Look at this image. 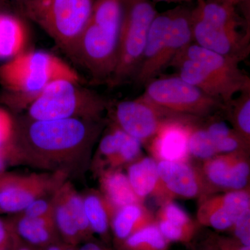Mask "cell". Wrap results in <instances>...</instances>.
I'll return each instance as SVG.
<instances>
[{"label":"cell","instance_id":"cell-42","mask_svg":"<svg viewBox=\"0 0 250 250\" xmlns=\"http://www.w3.org/2000/svg\"><path fill=\"white\" fill-rule=\"evenodd\" d=\"M64 246L62 245L57 244V243H52L49 246H46L45 250H62Z\"/></svg>","mask_w":250,"mask_h":250},{"label":"cell","instance_id":"cell-9","mask_svg":"<svg viewBox=\"0 0 250 250\" xmlns=\"http://www.w3.org/2000/svg\"><path fill=\"white\" fill-rule=\"evenodd\" d=\"M111 111L113 124L146 146L168 122L197 119L170 113L141 96L135 100L118 102Z\"/></svg>","mask_w":250,"mask_h":250},{"label":"cell","instance_id":"cell-17","mask_svg":"<svg viewBox=\"0 0 250 250\" xmlns=\"http://www.w3.org/2000/svg\"><path fill=\"white\" fill-rule=\"evenodd\" d=\"M170 66L176 69L177 76L208 96L220 100L224 105L231 101L238 94L226 82L195 61L176 57Z\"/></svg>","mask_w":250,"mask_h":250},{"label":"cell","instance_id":"cell-36","mask_svg":"<svg viewBox=\"0 0 250 250\" xmlns=\"http://www.w3.org/2000/svg\"><path fill=\"white\" fill-rule=\"evenodd\" d=\"M12 229L10 225L0 219V248H7L11 245Z\"/></svg>","mask_w":250,"mask_h":250},{"label":"cell","instance_id":"cell-6","mask_svg":"<svg viewBox=\"0 0 250 250\" xmlns=\"http://www.w3.org/2000/svg\"><path fill=\"white\" fill-rule=\"evenodd\" d=\"M95 0H28L21 14L37 24L72 59Z\"/></svg>","mask_w":250,"mask_h":250},{"label":"cell","instance_id":"cell-46","mask_svg":"<svg viewBox=\"0 0 250 250\" xmlns=\"http://www.w3.org/2000/svg\"><path fill=\"white\" fill-rule=\"evenodd\" d=\"M15 250H32L29 247L22 246V247H18L17 249Z\"/></svg>","mask_w":250,"mask_h":250},{"label":"cell","instance_id":"cell-27","mask_svg":"<svg viewBox=\"0 0 250 250\" xmlns=\"http://www.w3.org/2000/svg\"><path fill=\"white\" fill-rule=\"evenodd\" d=\"M57 192L70 210L82 240L85 242L91 240L94 233L85 214L83 197L79 195L68 183L62 184Z\"/></svg>","mask_w":250,"mask_h":250},{"label":"cell","instance_id":"cell-35","mask_svg":"<svg viewBox=\"0 0 250 250\" xmlns=\"http://www.w3.org/2000/svg\"><path fill=\"white\" fill-rule=\"evenodd\" d=\"M213 234L218 250H250V246H245L231 236Z\"/></svg>","mask_w":250,"mask_h":250},{"label":"cell","instance_id":"cell-45","mask_svg":"<svg viewBox=\"0 0 250 250\" xmlns=\"http://www.w3.org/2000/svg\"><path fill=\"white\" fill-rule=\"evenodd\" d=\"M74 246H75L67 244V246H64L63 249H62V250H77Z\"/></svg>","mask_w":250,"mask_h":250},{"label":"cell","instance_id":"cell-30","mask_svg":"<svg viewBox=\"0 0 250 250\" xmlns=\"http://www.w3.org/2000/svg\"><path fill=\"white\" fill-rule=\"evenodd\" d=\"M143 145L139 140L127 135L116 156L108 163L107 168L118 169L138 160L142 155ZM105 170V169H104Z\"/></svg>","mask_w":250,"mask_h":250},{"label":"cell","instance_id":"cell-39","mask_svg":"<svg viewBox=\"0 0 250 250\" xmlns=\"http://www.w3.org/2000/svg\"><path fill=\"white\" fill-rule=\"evenodd\" d=\"M77 250H113L111 248H108L106 245L103 244L99 242L92 241H85L82 246Z\"/></svg>","mask_w":250,"mask_h":250},{"label":"cell","instance_id":"cell-20","mask_svg":"<svg viewBox=\"0 0 250 250\" xmlns=\"http://www.w3.org/2000/svg\"><path fill=\"white\" fill-rule=\"evenodd\" d=\"M155 221V215L143 203L125 206L115 212L111 230L114 246Z\"/></svg>","mask_w":250,"mask_h":250},{"label":"cell","instance_id":"cell-43","mask_svg":"<svg viewBox=\"0 0 250 250\" xmlns=\"http://www.w3.org/2000/svg\"><path fill=\"white\" fill-rule=\"evenodd\" d=\"M7 4V0H0V10H4L5 6H6Z\"/></svg>","mask_w":250,"mask_h":250},{"label":"cell","instance_id":"cell-24","mask_svg":"<svg viewBox=\"0 0 250 250\" xmlns=\"http://www.w3.org/2000/svg\"><path fill=\"white\" fill-rule=\"evenodd\" d=\"M15 232L31 246L45 247L54 243L56 228L54 215L29 218L21 215L13 226Z\"/></svg>","mask_w":250,"mask_h":250},{"label":"cell","instance_id":"cell-44","mask_svg":"<svg viewBox=\"0 0 250 250\" xmlns=\"http://www.w3.org/2000/svg\"><path fill=\"white\" fill-rule=\"evenodd\" d=\"M222 1H228V2H231L232 3V4L237 5L236 4H239V3L242 2L243 0H222ZM246 1H248V0H246Z\"/></svg>","mask_w":250,"mask_h":250},{"label":"cell","instance_id":"cell-37","mask_svg":"<svg viewBox=\"0 0 250 250\" xmlns=\"http://www.w3.org/2000/svg\"><path fill=\"white\" fill-rule=\"evenodd\" d=\"M12 142L5 147L0 148V174L3 173L7 161L13 158Z\"/></svg>","mask_w":250,"mask_h":250},{"label":"cell","instance_id":"cell-15","mask_svg":"<svg viewBox=\"0 0 250 250\" xmlns=\"http://www.w3.org/2000/svg\"><path fill=\"white\" fill-rule=\"evenodd\" d=\"M202 120H174L164 125L146 147L157 161H189L188 141L192 125Z\"/></svg>","mask_w":250,"mask_h":250},{"label":"cell","instance_id":"cell-16","mask_svg":"<svg viewBox=\"0 0 250 250\" xmlns=\"http://www.w3.org/2000/svg\"><path fill=\"white\" fill-rule=\"evenodd\" d=\"M176 57H182L200 62L226 82L238 94L250 88V77L240 68V62L234 59L224 57L193 42Z\"/></svg>","mask_w":250,"mask_h":250},{"label":"cell","instance_id":"cell-25","mask_svg":"<svg viewBox=\"0 0 250 250\" xmlns=\"http://www.w3.org/2000/svg\"><path fill=\"white\" fill-rule=\"evenodd\" d=\"M225 118L237 134L250 145V88L238 94L225 104Z\"/></svg>","mask_w":250,"mask_h":250},{"label":"cell","instance_id":"cell-21","mask_svg":"<svg viewBox=\"0 0 250 250\" xmlns=\"http://www.w3.org/2000/svg\"><path fill=\"white\" fill-rule=\"evenodd\" d=\"M28 31L22 18L0 10V60L9 61L26 50Z\"/></svg>","mask_w":250,"mask_h":250},{"label":"cell","instance_id":"cell-38","mask_svg":"<svg viewBox=\"0 0 250 250\" xmlns=\"http://www.w3.org/2000/svg\"><path fill=\"white\" fill-rule=\"evenodd\" d=\"M193 250H218L213 233L198 243Z\"/></svg>","mask_w":250,"mask_h":250},{"label":"cell","instance_id":"cell-40","mask_svg":"<svg viewBox=\"0 0 250 250\" xmlns=\"http://www.w3.org/2000/svg\"><path fill=\"white\" fill-rule=\"evenodd\" d=\"M156 2L176 3V4H185V3L193 2L198 0H152Z\"/></svg>","mask_w":250,"mask_h":250},{"label":"cell","instance_id":"cell-10","mask_svg":"<svg viewBox=\"0 0 250 250\" xmlns=\"http://www.w3.org/2000/svg\"><path fill=\"white\" fill-rule=\"evenodd\" d=\"M192 42L240 63L250 52V27L247 23L205 22L192 16Z\"/></svg>","mask_w":250,"mask_h":250},{"label":"cell","instance_id":"cell-14","mask_svg":"<svg viewBox=\"0 0 250 250\" xmlns=\"http://www.w3.org/2000/svg\"><path fill=\"white\" fill-rule=\"evenodd\" d=\"M250 209V187L215 193L199 201L196 221L201 227L229 231L238 217Z\"/></svg>","mask_w":250,"mask_h":250},{"label":"cell","instance_id":"cell-29","mask_svg":"<svg viewBox=\"0 0 250 250\" xmlns=\"http://www.w3.org/2000/svg\"><path fill=\"white\" fill-rule=\"evenodd\" d=\"M203 121L192 125L188 141L190 156L202 161L218 155L214 141L202 125Z\"/></svg>","mask_w":250,"mask_h":250},{"label":"cell","instance_id":"cell-34","mask_svg":"<svg viewBox=\"0 0 250 250\" xmlns=\"http://www.w3.org/2000/svg\"><path fill=\"white\" fill-rule=\"evenodd\" d=\"M54 200L48 202L44 198H39L31 202L21 213L24 216L29 218H39L54 214Z\"/></svg>","mask_w":250,"mask_h":250},{"label":"cell","instance_id":"cell-11","mask_svg":"<svg viewBox=\"0 0 250 250\" xmlns=\"http://www.w3.org/2000/svg\"><path fill=\"white\" fill-rule=\"evenodd\" d=\"M65 176L62 171L27 176L5 174L0 185V212L21 213L34 200L57 191L64 183Z\"/></svg>","mask_w":250,"mask_h":250},{"label":"cell","instance_id":"cell-32","mask_svg":"<svg viewBox=\"0 0 250 250\" xmlns=\"http://www.w3.org/2000/svg\"><path fill=\"white\" fill-rule=\"evenodd\" d=\"M229 231L233 238L245 246L250 247V209L238 217Z\"/></svg>","mask_w":250,"mask_h":250},{"label":"cell","instance_id":"cell-12","mask_svg":"<svg viewBox=\"0 0 250 250\" xmlns=\"http://www.w3.org/2000/svg\"><path fill=\"white\" fill-rule=\"evenodd\" d=\"M160 194L156 201L159 205L176 197L198 199L210 195L200 166L189 161H158Z\"/></svg>","mask_w":250,"mask_h":250},{"label":"cell","instance_id":"cell-47","mask_svg":"<svg viewBox=\"0 0 250 250\" xmlns=\"http://www.w3.org/2000/svg\"><path fill=\"white\" fill-rule=\"evenodd\" d=\"M4 173L0 174V185H1V182H2L3 179L4 177Z\"/></svg>","mask_w":250,"mask_h":250},{"label":"cell","instance_id":"cell-2","mask_svg":"<svg viewBox=\"0 0 250 250\" xmlns=\"http://www.w3.org/2000/svg\"><path fill=\"white\" fill-rule=\"evenodd\" d=\"M125 1L95 0L72 57L95 82L108 84L116 68Z\"/></svg>","mask_w":250,"mask_h":250},{"label":"cell","instance_id":"cell-3","mask_svg":"<svg viewBox=\"0 0 250 250\" xmlns=\"http://www.w3.org/2000/svg\"><path fill=\"white\" fill-rule=\"evenodd\" d=\"M59 80L80 82L76 70L62 59L41 50H25L0 65L5 102L15 108L28 106L49 83Z\"/></svg>","mask_w":250,"mask_h":250},{"label":"cell","instance_id":"cell-19","mask_svg":"<svg viewBox=\"0 0 250 250\" xmlns=\"http://www.w3.org/2000/svg\"><path fill=\"white\" fill-rule=\"evenodd\" d=\"M126 174L133 190L141 202L149 196L157 200L160 194V179L158 161L154 158L141 156L127 166Z\"/></svg>","mask_w":250,"mask_h":250},{"label":"cell","instance_id":"cell-7","mask_svg":"<svg viewBox=\"0 0 250 250\" xmlns=\"http://www.w3.org/2000/svg\"><path fill=\"white\" fill-rule=\"evenodd\" d=\"M158 14L152 0H125L112 88L134 80L142 61L149 28Z\"/></svg>","mask_w":250,"mask_h":250},{"label":"cell","instance_id":"cell-28","mask_svg":"<svg viewBox=\"0 0 250 250\" xmlns=\"http://www.w3.org/2000/svg\"><path fill=\"white\" fill-rule=\"evenodd\" d=\"M54 195V215L56 228L67 244L75 246L83 241L80 231L65 202L59 197L57 191Z\"/></svg>","mask_w":250,"mask_h":250},{"label":"cell","instance_id":"cell-33","mask_svg":"<svg viewBox=\"0 0 250 250\" xmlns=\"http://www.w3.org/2000/svg\"><path fill=\"white\" fill-rule=\"evenodd\" d=\"M16 123L9 112L0 108V148L5 147L14 140Z\"/></svg>","mask_w":250,"mask_h":250},{"label":"cell","instance_id":"cell-8","mask_svg":"<svg viewBox=\"0 0 250 250\" xmlns=\"http://www.w3.org/2000/svg\"><path fill=\"white\" fill-rule=\"evenodd\" d=\"M141 97L170 113L199 119L223 113L225 109L220 100L208 96L177 75L149 81Z\"/></svg>","mask_w":250,"mask_h":250},{"label":"cell","instance_id":"cell-18","mask_svg":"<svg viewBox=\"0 0 250 250\" xmlns=\"http://www.w3.org/2000/svg\"><path fill=\"white\" fill-rule=\"evenodd\" d=\"M155 223L163 236L170 243H191L201 228L173 200L160 205L155 215Z\"/></svg>","mask_w":250,"mask_h":250},{"label":"cell","instance_id":"cell-1","mask_svg":"<svg viewBox=\"0 0 250 250\" xmlns=\"http://www.w3.org/2000/svg\"><path fill=\"white\" fill-rule=\"evenodd\" d=\"M103 127V120L34 121L27 118L19 125L16 124L14 157L26 155L38 163L54 164L69 162L90 150Z\"/></svg>","mask_w":250,"mask_h":250},{"label":"cell","instance_id":"cell-26","mask_svg":"<svg viewBox=\"0 0 250 250\" xmlns=\"http://www.w3.org/2000/svg\"><path fill=\"white\" fill-rule=\"evenodd\" d=\"M170 245L154 221L114 246L116 250H169Z\"/></svg>","mask_w":250,"mask_h":250},{"label":"cell","instance_id":"cell-22","mask_svg":"<svg viewBox=\"0 0 250 250\" xmlns=\"http://www.w3.org/2000/svg\"><path fill=\"white\" fill-rule=\"evenodd\" d=\"M100 192L116 209L134 203H143L136 196L126 173L121 168L100 172Z\"/></svg>","mask_w":250,"mask_h":250},{"label":"cell","instance_id":"cell-31","mask_svg":"<svg viewBox=\"0 0 250 250\" xmlns=\"http://www.w3.org/2000/svg\"><path fill=\"white\" fill-rule=\"evenodd\" d=\"M127 135L114 124H112L109 131L104 135L99 143L98 150L99 155L104 158V165L107 166L116 155Z\"/></svg>","mask_w":250,"mask_h":250},{"label":"cell","instance_id":"cell-5","mask_svg":"<svg viewBox=\"0 0 250 250\" xmlns=\"http://www.w3.org/2000/svg\"><path fill=\"white\" fill-rule=\"evenodd\" d=\"M110 103L84 88L80 82L59 80L49 83L28 106L27 118L34 121L82 118L103 121Z\"/></svg>","mask_w":250,"mask_h":250},{"label":"cell","instance_id":"cell-13","mask_svg":"<svg viewBox=\"0 0 250 250\" xmlns=\"http://www.w3.org/2000/svg\"><path fill=\"white\" fill-rule=\"evenodd\" d=\"M210 195L250 187V151L218 154L200 166Z\"/></svg>","mask_w":250,"mask_h":250},{"label":"cell","instance_id":"cell-23","mask_svg":"<svg viewBox=\"0 0 250 250\" xmlns=\"http://www.w3.org/2000/svg\"><path fill=\"white\" fill-rule=\"evenodd\" d=\"M85 214L93 233L98 234L105 243L111 237L112 218L116 208L103 194L91 190L83 197Z\"/></svg>","mask_w":250,"mask_h":250},{"label":"cell","instance_id":"cell-4","mask_svg":"<svg viewBox=\"0 0 250 250\" xmlns=\"http://www.w3.org/2000/svg\"><path fill=\"white\" fill-rule=\"evenodd\" d=\"M192 43V19L187 8L158 13L153 20L142 61L133 82L145 86L170 66L176 56Z\"/></svg>","mask_w":250,"mask_h":250},{"label":"cell","instance_id":"cell-48","mask_svg":"<svg viewBox=\"0 0 250 250\" xmlns=\"http://www.w3.org/2000/svg\"><path fill=\"white\" fill-rule=\"evenodd\" d=\"M0 250H10V247H7V248H0Z\"/></svg>","mask_w":250,"mask_h":250},{"label":"cell","instance_id":"cell-41","mask_svg":"<svg viewBox=\"0 0 250 250\" xmlns=\"http://www.w3.org/2000/svg\"><path fill=\"white\" fill-rule=\"evenodd\" d=\"M7 1H11V2L12 3V4H14L15 6L19 9V11H21L23 6L25 4V3L27 2L28 0H7Z\"/></svg>","mask_w":250,"mask_h":250}]
</instances>
